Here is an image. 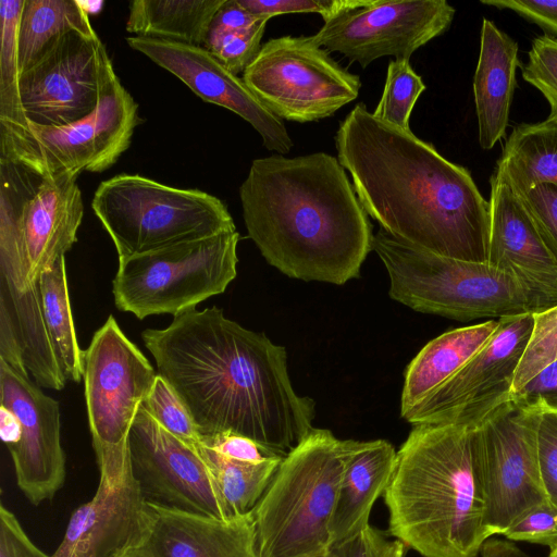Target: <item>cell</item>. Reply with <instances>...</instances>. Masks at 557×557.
Instances as JSON below:
<instances>
[{"instance_id": "6da1fadb", "label": "cell", "mask_w": 557, "mask_h": 557, "mask_svg": "<svg viewBox=\"0 0 557 557\" xmlns=\"http://www.w3.org/2000/svg\"><path fill=\"white\" fill-rule=\"evenodd\" d=\"M141 338L201 437L235 433L286 456L313 429L315 404L294 391L285 348L222 309H189Z\"/></svg>"}, {"instance_id": "7a4b0ae2", "label": "cell", "mask_w": 557, "mask_h": 557, "mask_svg": "<svg viewBox=\"0 0 557 557\" xmlns=\"http://www.w3.org/2000/svg\"><path fill=\"white\" fill-rule=\"evenodd\" d=\"M363 209L392 236L431 252L486 262L490 205L467 169L356 104L335 135Z\"/></svg>"}, {"instance_id": "3957f363", "label": "cell", "mask_w": 557, "mask_h": 557, "mask_svg": "<svg viewBox=\"0 0 557 557\" xmlns=\"http://www.w3.org/2000/svg\"><path fill=\"white\" fill-rule=\"evenodd\" d=\"M248 236L285 275L342 285L358 277L373 227L337 158H258L239 187Z\"/></svg>"}, {"instance_id": "277c9868", "label": "cell", "mask_w": 557, "mask_h": 557, "mask_svg": "<svg viewBox=\"0 0 557 557\" xmlns=\"http://www.w3.org/2000/svg\"><path fill=\"white\" fill-rule=\"evenodd\" d=\"M471 426L413 425L397 450L388 533L422 557H476L491 537Z\"/></svg>"}, {"instance_id": "5b68a950", "label": "cell", "mask_w": 557, "mask_h": 557, "mask_svg": "<svg viewBox=\"0 0 557 557\" xmlns=\"http://www.w3.org/2000/svg\"><path fill=\"white\" fill-rule=\"evenodd\" d=\"M356 443L313 428L283 458L251 511L258 557H306L331 549L329 525Z\"/></svg>"}, {"instance_id": "8992f818", "label": "cell", "mask_w": 557, "mask_h": 557, "mask_svg": "<svg viewBox=\"0 0 557 557\" xmlns=\"http://www.w3.org/2000/svg\"><path fill=\"white\" fill-rule=\"evenodd\" d=\"M372 250L389 277V297L414 311L457 321L534 313L521 284L487 262L444 257L380 228Z\"/></svg>"}, {"instance_id": "52a82bcc", "label": "cell", "mask_w": 557, "mask_h": 557, "mask_svg": "<svg viewBox=\"0 0 557 557\" xmlns=\"http://www.w3.org/2000/svg\"><path fill=\"white\" fill-rule=\"evenodd\" d=\"M140 123L138 104L114 72L103 46L95 111L63 126L0 125V158L40 177L77 176L111 168L129 147Z\"/></svg>"}, {"instance_id": "ba28073f", "label": "cell", "mask_w": 557, "mask_h": 557, "mask_svg": "<svg viewBox=\"0 0 557 557\" xmlns=\"http://www.w3.org/2000/svg\"><path fill=\"white\" fill-rule=\"evenodd\" d=\"M91 208L119 258L236 231L226 206L215 196L138 174H119L101 182Z\"/></svg>"}, {"instance_id": "9c48e42d", "label": "cell", "mask_w": 557, "mask_h": 557, "mask_svg": "<svg viewBox=\"0 0 557 557\" xmlns=\"http://www.w3.org/2000/svg\"><path fill=\"white\" fill-rule=\"evenodd\" d=\"M237 231L119 258L112 281L120 311L174 317L222 294L237 273Z\"/></svg>"}, {"instance_id": "30bf717a", "label": "cell", "mask_w": 557, "mask_h": 557, "mask_svg": "<svg viewBox=\"0 0 557 557\" xmlns=\"http://www.w3.org/2000/svg\"><path fill=\"white\" fill-rule=\"evenodd\" d=\"M157 374L109 315L84 350L85 401L100 481L114 484L131 467L129 432Z\"/></svg>"}, {"instance_id": "8fae6325", "label": "cell", "mask_w": 557, "mask_h": 557, "mask_svg": "<svg viewBox=\"0 0 557 557\" xmlns=\"http://www.w3.org/2000/svg\"><path fill=\"white\" fill-rule=\"evenodd\" d=\"M542 407L510 397L471 426V442L491 537L546 502L537 450Z\"/></svg>"}, {"instance_id": "7c38bea8", "label": "cell", "mask_w": 557, "mask_h": 557, "mask_svg": "<svg viewBox=\"0 0 557 557\" xmlns=\"http://www.w3.org/2000/svg\"><path fill=\"white\" fill-rule=\"evenodd\" d=\"M243 81L275 116L297 123L332 116L361 88L360 77L342 67L312 36L268 40Z\"/></svg>"}, {"instance_id": "4fadbf2b", "label": "cell", "mask_w": 557, "mask_h": 557, "mask_svg": "<svg viewBox=\"0 0 557 557\" xmlns=\"http://www.w3.org/2000/svg\"><path fill=\"white\" fill-rule=\"evenodd\" d=\"M533 313L506 317L487 344L400 416L412 425H473L510 399L529 343Z\"/></svg>"}, {"instance_id": "5bb4252c", "label": "cell", "mask_w": 557, "mask_h": 557, "mask_svg": "<svg viewBox=\"0 0 557 557\" xmlns=\"http://www.w3.org/2000/svg\"><path fill=\"white\" fill-rule=\"evenodd\" d=\"M455 9L445 0H356L312 37L329 52H338L367 67L394 55L408 59L450 26Z\"/></svg>"}, {"instance_id": "9a60e30c", "label": "cell", "mask_w": 557, "mask_h": 557, "mask_svg": "<svg viewBox=\"0 0 557 557\" xmlns=\"http://www.w3.org/2000/svg\"><path fill=\"white\" fill-rule=\"evenodd\" d=\"M128 449L133 475L148 503L219 519L234 517L198 448L166 431L143 405Z\"/></svg>"}, {"instance_id": "2e32d148", "label": "cell", "mask_w": 557, "mask_h": 557, "mask_svg": "<svg viewBox=\"0 0 557 557\" xmlns=\"http://www.w3.org/2000/svg\"><path fill=\"white\" fill-rule=\"evenodd\" d=\"M98 35L71 32L20 75V97L28 122L63 126L97 108L100 91Z\"/></svg>"}, {"instance_id": "e0dca14e", "label": "cell", "mask_w": 557, "mask_h": 557, "mask_svg": "<svg viewBox=\"0 0 557 557\" xmlns=\"http://www.w3.org/2000/svg\"><path fill=\"white\" fill-rule=\"evenodd\" d=\"M0 406L12 411L21 424L20 441L8 449L18 488L38 506L61 490L66 476L60 405L28 374L0 359Z\"/></svg>"}, {"instance_id": "ac0fdd59", "label": "cell", "mask_w": 557, "mask_h": 557, "mask_svg": "<svg viewBox=\"0 0 557 557\" xmlns=\"http://www.w3.org/2000/svg\"><path fill=\"white\" fill-rule=\"evenodd\" d=\"M126 41L205 101L223 107L248 122L268 150L277 154L290 151L293 140L283 121L259 101L243 78L228 71L203 47L144 36H131Z\"/></svg>"}, {"instance_id": "d6986e66", "label": "cell", "mask_w": 557, "mask_h": 557, "mask_svg": "<svg viewBox=\"0 0 557 557\" xmlns=\"http://www.w3.org/2000/svg\"><path fill=\"white\" fill-rule=\"evenodd\" d=\"M153 522V509L129 467L114 484L99 480L92 498L73 511L50 557H134Z\"/></svg>"}, {"instance_id": "ffe728a7", "label": "cell", "mask_w": 557, "mask_h": 557, "mask_svg": "<svg viewBox=\"0 0 557 557\" xmlns=\"http://www.w3.org/2000/svg\"><path fill=\"white\" fill-rule=\"evenodd\" d=\"M490 183L486 262L521 284L534 313L557 306V256L513 189L494 173Z\"/></svg>"}, {"instance_id": "44dd1931", "label": "cell", "mask_w": 557, "mask_h": 557, "mask_svg": "<svg viewBox=\"0 0 557 557\" xmlns=\"http://www.w3.org/2000/svg\"><path fill=\"white\" fill-rule=\"evenodd\" d=\"M76 180L72 175L39 177L24 199L21 228L33 284L77 242L84 205Z\"/></svg>"}, {"instance_id": "7402d4cb", "label": "cell", "mask_w": 557, "mask_h": 557, "mask_svg": "<svg viewBox=\"0 0 557 557\" xmlns=\"http://www.w3.org/2000/svg\"><path fill=\"white\" fill-rule=\"evenodd\" d=\"M150 505L154 522L141 550L151 557H258L251 512L219 519Z\"/></svg>"}, {"instance_id": "603a6c76", "label": "cell", "mask_w": 557, "mask_h": 557, "mask_svg": "<svg viewBox=\"0 0 557 557\" xmlns=\"http://www.w3.org/2000/svg\"><path fill=\"white\" fill-rule=\"evenodd\" d=\"M518 44L492 21L483 18L473 95L481 148L490 150L507 129L517 87Z\"/></svg>"}, {"instance_id": "cb8c5ba5", "label": "cell", "mask_w": 557, "mask_h": 557, "mask_svg": "<svg viewBox=\"0 0 557 557\" xmlns=\"http://www.w3.org/2000/svg\"><path fill=\"white\" fill-rule=\"evenodd\" d=\"M396 455L387 441H357L345 467L329 525L331 548L370 525L372 507L389 483Z\"/></svg>"}, {"instance_id": "d4e9b609", "label": "cell", "mask_w": 557, "mask_h": 557, "mask_svg": "<svg viewBox=\"0 0 557 557\" xmlns=\"http://www.w3.org/2000/svg\"><path fill=\"white\" fill-rule=\"evenodd\" d=\"M498 320L447 331L430 341L405 372L400 410L407 409L450 376L492 338Z\"/></svg>"}, {"instance_id": "484cf974", "label": "cell", "mask_w": 557, "mask_h": 557, "mask_svg": "<svg viewBox=\"0 0 557 557\" xmlns=\"http://www.w3.org/2000/svg\"><path fill=\"white\" fill-rule=\"evenodd\" d=\"M225 0H135L129 4L126 30L203 47L212 20Z\"/></svg>"}, {"instance_id": "4316f807", "label": "cell", "mask_w": 557, "mask_h": 557, "mask_svg": "<svg viewBox=\"0 0 557 557\" xmlns=\"http://www.w3.org/2000/svg\"><path fill=\"white\" fill-rule=\"evenodd\" d=\"M493 173L516 193L542 183L557 185V124L545 120L517 125Z\"/></svg>"}, {"instance_id": "83f0119b", "label": "cell", "mask_w": 557, "mask_h": 557, "mask_svg": "<svg viewBox=\"0 0 557 557\" xmlns=\"http://www.w3.org/2000/svg\"><path fill=\"white\" fill-rule=\"evenodd\" d=\"M97 35L88 12L76 0H25L18 25L20 71L33 66L64 35Z\"/></svg>"}, {"instance_id": "f1b7e54d", "label": "cell", "mask_w": 557, "mask_h": 557, "mask_svg": "<svg viewBox=\"0 0 557 557\" xmlns=\"http://www.w3.org/2000/svg\"><path fill=\"white\" fill-rule=\"evenodd\" d=\"M44 318L48 334L66 380L81 382L84 350L79 347L72 315L65 257L39 277Z\"/></svg>"}, {"instance_id": "f546056e", "label": "cell", "mask_w": 557, "mask_h": 557, "mask_svg": "<svg viewBox=\"0 0 557 557\" xmlns=\"http://www.w3.org/2000/svg\"><path fill=\"white\" fill-rule=\"evenodd\" d=\"M198 451L211 469L234 517L252 511L284 458L259 463L242 462L220 455L202 442Z\"/></svg>"}, {"instance_id": "4dcf8cb0", "label": "cell", "mask_w": 557, "mask_h": 557, "mask_svg": "<svg viewBox=\"0 0 557 557\" xmlns=\"http://www.w3.org/2000/svg\"><path fill=\"white\" fill-rule=\"evenodd\" d=\"M25 0H1L0 40V125H25L20 97V63L17 36Z\"/></svg>"}, {"instance_id": "1f68e13d", "label": "cell", "mask_w": 557, "mask_h": 557, "mask_svg": "<svg viewBox=\"0 0 557 557\" xmlns=\"http://www.w3.org/2000/svg\"><path fill=\"white\" fill-rule=\"evenodd\" d=\"M424 90L422 77L416 73L408 59L391 60L381 100L372 113L396 127L410 131L411 111Z\"/></svg>"}, {"instance_id": "d6a6232c", "label": "cell", "mask_w": 557, "mask_h": 557, "mask_svg": "<svg viewBox=\"0 0 557 557\" xmlns=\"http://www.w3.org/2000/svg\"><path fill=\"white\" fill-rule=\"evenodd\" d=\"M141 405L161 426L182 442L194 448L201 444V435L187 407L160 374H157Z\"/></svg>"}, {"instance_id": "836d02e7", "label": "cell", "mask_w": 557, "mask_h": 557, "mask_svg": "<svg viewBox=\"0 0 557 557\" xmlns=\"http://www.w3.org/2000/svg\"><path fill=\"white\" fill-rule=\"evenodd\" d=\"M268 18L238 30H209L203 48L228 71L238 75L255 60L261 49Z\"/></svg>"}, {"instance_id": "e575fe53", "label": "cell", "mask_w": 557, "mask_h": 557, "mask_svg": "<svg viewBox=\"0 0 557 557\" xmlns=\"http://www.w3.org/2000/svg\"><path fill=\"white\" fill-rule=\"evenodd\" d=\"M532 333L516 371L511 394L557 360V306L533 313Z\"/></svg>"}, {"instance_id": "d590c367", "label": "cell", "mask_w": 557, "mask_h": 557, "mask_svg": "<svg viewBox=\"0 0 557 557\" xmlns=\"http://www.w3.org/2000/svg\"><path fill=\"white\" fill-rule=\"evenodd\" d=\"M523 79L536 88L549 104L546 121L557 124V38L548 35L533 39L528 62L522 66Z\"/></svg>"}, {"instance_id": "8d00e7d4", "label": "cell", "mask_w": 557, "mask_h": 557, "mask_svg": "<svg viewBox=\"0 0 557 557\" xmlns=\"http://www.w3.org/2000/svg\"><path fill=\"white\" fill-rule=\"evenodd\" d=\"M516 194L557 256V185L542 183Z\"/></svg>"}, {"instance_id": "74e56055", "label": "cell", "mask_w": 557, "mask_h": 557, "mask_svg": "<svg viewBox=\"0 0 557 557\" xmlns=\"http://www.w3.org/2000/svg\"><path fill=\"white\" fill-rule=\"evenodd\" d=\"M507 540L557 545V507L548 500L529 510L504 534Z\"/></svg>"}, {"instance_id": "f35d334b", "label": "cell", "mask_w": 557, "mask_h": 557, "mask_svg": "<svg viewBox=\"0 0 557 557\" xmlns=\"http://www.w3.org/2000/svg\"><path fill=\"white\" fill-rule=\"evenodd\" d=\"M249 13L270 20L287 13H319L324 22L355 4L356 0H237Z\"/></svg>"}, {"instance_id": "ab89813d", "label": "cell", "mask_w": 557, "mask_h": 557, "mask_svg": "<svg viewBox=\"0 0 557 557\" xmlns=\"http://www.w3.org/2000/svg\"><path fill=\"white\" fill-rule=\"evenodd\" d=\"M537 450L546 498L557 507V412L543 409L537 431Z\"/></svg>"}, {"instance_id": "60d3db41", "label": "cell", "mask_w": 557, "mask_h": 557, "mask_svg": "<svg viewBox=\"0 0 557 557\" xmlns=\"http://www.w3.org/2000/svg\"><path fill=\"white\" fill-rule=\"evenodd\" d=\"M337 557H405L407 547L398 540L368 525L352 539L331 548Z\"/></svg>"}, {"instance_id": "b9f144b4", "label": "cell", "mask_w": 557, "mask_h": 557, "mask_svg": "<svg viewBox=\"0 0 557 557\" xmlns=\"http://www.w3.org/2000/svg\"><path fill=\"white\" fill-rule=\"evenodd\" d=\"M201 442L220 455L242 462L259 463L285 457L249 437L230 432L201 437Z\"/></svg>"}, {"instance_id": "7bdbcfd3", "label": "cell", "mask_w": 557, "mask_h": 557, "mask_svg": "<svg viewBox=\"0 0 557 557\" xmlns=\"http://www.w3.org/2000/svg\"><path fill=\"white\" fill-rule=\"evenodd\" d=\"M0 557H50L29 539L18 519L0 504Z\"/></svg>"}, {"instance_id": "ee69618b", "label": "cell", "mask_w": 557, "mask_h": 557, "mask_svg": "<svg viewBox=\"0 0 557 557\" xmlns=\"http://www.w3.org/2000/svg\"><path fill=\"white\" fill-rule=\"evenodd\" d=\"M510 397L528 406L557 412V360L546 366Z\"/></svg>"}, {"instance_id": "f6af8a7d", "label": "cell", "mask_w": 557, "mask_h": 557, "mask_svg": "<svg viewBox=\"0 0 557 557\" xmlns=\"http://www.w3.org/2000/svg\"><path fill=\"white\" fill-rule=\"evenodd\" d=\"M482 4L508 9L557 38V0H481Z\"/></svg>"}, {"instance_id": "bcb514c9", "label": "cell", "mask_w": 557, "mask_h": 557, "mask_svg": "<svg viewBox=\"0 0 557 557\" xmlns=\"http://www.w3.org/2000/svg\"><path fill=\"white\" fill-rule=\"evenodd\" d=\"M260 17L246 11L237 0H225L215 13L210 29L215 32L238 30L252 26Z\"/></svg>"}, {"instance_id": "7dc6e473", "label": "cell", "mask_w": 557, "mask_h": 557, "mask_svg": "<svg viewBox=\"0 0 557 557\" xmlns=\"http://www.w3.org/2000/svg\"><path fill=\"white\" fill-rule=\"evenodd\" d=\"M481 557H531L509 540L490 537L481 548Z\"/></svg>"}, {"instance_id": "c3c4849f", "label": "cell", "mask_w": 557, "mask_h": 557, "mask_svg": "<svg viewBox=\"0 0 557 557\" xmlns=\"http://www.w3.org/2000/svg\"><path fill=\"white\" fill-rule=\"evenodd\" d=\"M0 435L7 446L16 444L21 438V424L15 414L0 406Z\"/></svg>"}, {"instance_id": "681fc988", "label": "cell", "mask_w": 557, "mask_h": 557, "mask_svg": "<svg viewBox=\"0 0 557 557\" xmlns=\"http://www.w3.org/2000/svg\"><path fill=\"white\" fill-rule=\"evenodd\" d=\"M306 557H337L334 552L332 549H329V550H325V552H322V553H318V554H313V555H309V556H306Z\"/></svg>"}, {"instance_id": "f907efd6", "label": "cell", "mask_w": 557, "mask_h": 557, "mask_svg": "<svg viewBox=\"0 0 557 557\" xmlns=\"http://www.w3.org/2000/svg\"><path fill=\"white\" fill-rule=\"evenodd\" d=\"M548 557H557V545L550 547Z\"/></svg>"}, {"instance_id": "816d5d0a", "label": "cell", "mask_w": 557, "mask_h": 557, "mask_svg": "<svg viewBox=\"0 0 557 557\" xmlns=\"http://www.w3.org/2000/svg\"><path fill=\"white\" fill-rule=\"evenodd\" d=\"M134 557H151V556H149L147 553H145L140 549Z\"/></svg>"}]
</instances>
